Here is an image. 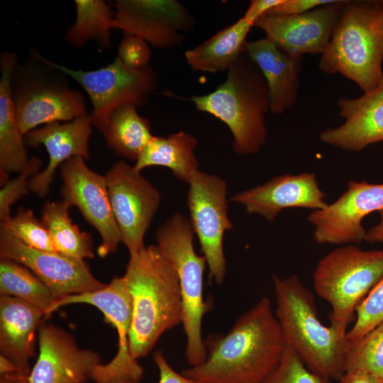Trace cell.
<instances>
[{"label": "cell", "mask_w": 383, "mask_h": 383, "mask_svg": "<svg viewBox=\"0 0 383 383\" xmlns=\"http://www.w3.org/2000/svg\"><path fill=\"white\" fill-rule=\"evenodd\" d=\"M51 66L70 76L88 94L92 104V126L101 132L118 107L131 104L143 106L157 89V77L150 66L133 69L118 57L101 68L73 70L46 58Z\"/></svg>", "instance_id": "9"}, {"label": "cell", "mask_w": 383, "mask_h": 383, "mask_svg": "<svg viewBox=\"0 0 383 383\" xmlns=\"http://www.w3.org/2000/svg\"><path fill=\"white\" fill-rule=\"evenodd\" d=\"M383 1L345 0L318 68L339 73L364 93L383 82Z\"/></svg>", "instance_id": "5"}, {"label": "cell", "mask_w": 383, "mask_h": 383, "mask_svg": "<svg viewBox=\"0 0 383 383\" xmlns=\"http://www.w3.org/2000/svg\"><path fill=\"white\" fill-rule=\"evenodd\" d=\"M15 237L34 248L56 252L48 230L32 210L19 207L8 222L0 224Z\"/></svg>", "instance_id": "32"}, {"label": "cell", "mask_w": 383, "mask_h": 383, "mask_svg": "<svg viewBox=\"0 0 383 383\" xmlns=\"http://www.w3.org/2000/svg\"><path fill=\"white\" fill-rule=\"evenodd\" d=\"M0 294L26 302L45 316L55 300L48 287L28 268L6 258L0 261Z\"/></svg>", "instance_id": "30"}, {"label": "cell", "mask_w": 383, "mask_h": 383, "mask_svg": "<svg viewBox=\"0 0 383 383\" xmlns=\"http://www.w3.org/2000/svg\"><path fill=\"white\" fill-rule=\"evenodd\" d=\"M66 76L35 49L28 60L16 63L11 96L23 135L40 125L69 121L87 113L83 94L70 87Z\"/></svg>", "instance_id": "6"}, {"label": "cell", "mask_w": 383, "mask_h": 383, "mask_svg": "<svg viewBox=\"0 0 383 383\" xmlns=\"http://www.w3.org/2000/svg\"><path fill=\"white\" fill-rule=\"evenodd\" d=\"M263 383H331V380L310 371L287 345L279 364Z\"/></svg>", "instance_id": "34"}, {"label": "cell", "mask_w": 383, "mask_h": 383, "mask_svg": "<svg viewBox=\"0 0 383 383\" xmlns=\"http://www.w3.org/2000/svg\"><path fill=\"white\" fill-rule=\"evenodd\" d=\"M194 234L189 220L179 213L167 218L155 232L157 246L172 262L179 277L185 357L191 366L198 365L206 358L201 328L203 317L209 307L203 292L206 261L195 252Z\"/></svg>", "instance_id": "7"}, {"label": "cell", "mask_w": 383, "mask_h": 383, "mask_svg": "<svg viewBox=\"0 0 383 383\" xmlns=\"http://www.w3.org/2000/svg\"><path fill=\"white\" fill-rule=\"evenodd\" d=\"M123 277L133 300L129 352L137 360L152 349L165 331L182 323L180 284L173 264L157 245L130 255Z\"/></svg>", "instance_id": "2"}, {"label": "cell", "mask_w": 383, "mask_h": 383, "mask_svg": "<svg viewBox=\"0 0 383 383\" xmlns=\"http://www.w3.org/2000/svg\"><path fill=\"white\" fill-rule=\"evenodd\" d=\"M345 372H358L383 379V322L359 340L348 343Z\"/></svg>", "instance_id": "31"}, {"label": "cell", "mask_w": 383, "mask_h": 383, "mask_svg": "<svg viewBox=\"0 0 383 383\" xmlns=\"http://www.w3.org/2000/svg\"><path fill=\"white\" fill-rule=\"evenodd\" d=\"M355 314V322L347 333L348 343L359 340L383 322V278L360 304Z\"/></svg>", "instance_id": "33"}, {"label": "cell", "mask_w": 383, "mask_h": 383, "mask_svg": "<svg viewBox=\"0 0 383 383\" xmlns=\"http://www.w3.org/2000/svg\"><path fill=\"white\" fill-rule=\"evenodd\" d=\"M136 107L126 104L116 109L101 132L116 154L135 161L154 136L150 121L138 114Z\"/></svg>", "instance_id": "27"}, {"label": "cell", "mask_w": 383, "mask_h": 383, "mask_svg": "<svg viewBox=\"0 0 383 383\" xmlns=\"http://www.w3.org/2000/svg\"><path fill=\"white\" fill-rule=\"evenodd\" d=\"M30 374L16 370L13 372L0 374V383H30Z\"/></svg>", "instance_id": "42"}, {"label": "cell", "mask_w": 383, "mask_h": 383, "mask_svg": "<svg viewBox=\"0 0 383 383\" xmlns=\"http://www.w3.org/2000/svg\"><path fill=\"white\" fill-rule=\"evenodd\" d=\"M326 194L321 189L313 173L284 174L263 184L242 191L230 198L243 205L248 213H256L272 221L285 209L326 208Z\"/></svg>", "instance_id": "19"}, {"label": "cell", "mask_w": 383, "mask_h": 383, "mask_svg": "<svg viewBox=\"0 0 383 383\" xmlns=\"http://www.w3.org/2000/svg\"><path fill=\"white\" fill-rule=\"evenodd\" d=\"M152 51L143 38L126 35L118 46V57L128 67L142 69L148 66Z\"/></svg>", "instance_id": "36"}, {"label": "cell", "mask_w": 383, "mask_h": 383, "mask_svg": "<svg viewBox=\"0 0 383 383\" xmlns=\"http://www.w3.org/2000/svg\"><path fill=\"white\" fill-rule=\"evenodd\" d=\"M380 221L379 223L366 231L365 240L370 243H383V209L379 211Z\"/></svg>", "instance_id": "41"}, {"label": "cell", "mask_w": 383, "mask_h": 383, "mask_svg": "<svg viewBox=\"0 0 383 383\" xmlns=\"http://www.w3.org/2000/svg\"><path fill=\"white\" fill-rule=\"evenodd\" d=\"M38 340L30 383H84L101 363L96 353L79 348L69 333L51 323L39 326Z\"/></svg>", "instance_id": "18"}, {"label": "cell", "mask_w": 383, "mask_h": 383, "mask_svg": "<svg viewBox=\"0 0 383 383\" xmlns=\"http://www.w3.org/2000/svg\"><path fill=\"white\" fill-rule=\"evenodd\" d=\"M197 139L184 131L167 137L153 136L133 165L140 172L150 166H162L172 170L179 180L189 183L192 174L199 170L194 154Z\"/></svg>", "instance_id": "26"}, {"label": "cell", "mask_w": 383, "mask_h": 383, "mask_svg": "<svg viewBox=\"0 0 383 383\" xmlns=\"http://www.w3.org/2000/svg\"><path fill=\"white\" fill-rule=\"evenodd\" d=\"M204 343L206 360L182 372L201 383H263L287 346L267 296L242 314L225 335H212Z\"/></svg>", "instance_id": "1"}, {"label": "cell", "mask_w": 383, "mask_h": 383, "mask_svg": "<svg viewBox=\"0 0 383 383\" xmlns=\"http://www.w3.org/2000/svg\"><path fill=\"white\" fill-rule=\"evenodd\" d=\"M335 0H283L265 14L297 15L311 11L318 6L334 2ZM265 15V14H264Z\"/></svg>", "instance_id": "37"}, {"label": "cell", "mask_w": 383, "mask_h": 383, "mask_svg": "<svg viewBox=\"0 0 383 383\" xmlns=\"http://www.w3.org/2000/svg\"><path fill=\"white\" fill-rule=\"evenodd\" d=\"M76 19L65 35L66 41L75 48L95 40L103 49L111 48V30L115 11L103 0H75Z\"/></svg>", "instance_id": "29"}, {"label": "cell", "mask_w": 383, "mask_h": 383, "mask_svg": "<svg viewBox=\"0 0 383 383\" xmlns=\"http://www.w3.org/2000/svg\"><path fill=\"white\" fill-rule=\"evenodd\" d=\"M17 61L14 52L0 55V172L3 185L8 172H20L28 162L26 145L11 96V76Z\"/></svg>", "instance_id": "24"}, {"label": "cell", "mask_w": 383, "mask_h": 383, "mask_svg": "<svg viewBox=\"0 0 383 383\" xmlns=\"http://www.w3.org/2000/svg\"><path fill=\"white\" fill-rule=\"evenodd\" d=\"M153 360L159 370L158 383H201L183 374L177 372L170 366L163 353L160 350H157L153 354Z\"/></svg>", "instance_id": "38"}, {"label": "cell", "mask_w": 383, "mask_h": 383, "mask_svg": "<svg viewBox=\"0 0 383 383\" xmlns=\"http://www.w3.org/2000/svg\"><path fill=\"white\" fill-rule=\"evenodd\" d=\"M45 313L10 296L0 297L1 355L21 371L30 373L29 359L34 355V335Z\"/></svg>", "instance_id": "23"}, {"label": "cell", "mask_w": 383, "mask_h": 383, "mask_svg": "<svg viewBox=\"0 0 383 383\" xmlns=\"http://www.w3.org/2000/svg\"><path fill=\"white\" fill-rule=\"evenodd\" d=\"M113 28L162 49L181 44L195 26L189 10L176 0H116Z\"/></svg>", "instance_id": "14"}, {"label": "cell", "mask_w": 383, "mask_h": 383, "mask_svg": "<svg viewBox=\"0 0 383 383\" xmlns=\"http://www.w3.org/2000/svg\"><path fill=\"white\" fill-rule=\"evenodd\" d=\"M254 24L241 17L208 40L184 52L187 63L194 71L217 73L228 71L246 52V37Z\"/></svg>", "instance_id": "25"}, {"label": "cell", "mask_w": 383, "mask_h": 383, "mask_svg": "<svg viewBox=\"0 0 383 383\" xmlns=\"http://www.w3.org/2000/svg\"><path fill=\"white\" fill-rule=\"evenodd\" d=\"M275 316L286 345L312 372L330 380L345 374L348 331L320 321L313 294L300 278L272 275Z\"/></svg>", "instance_id": "3"}, {"label": "cell", "mask_w": 383, "mask_h": 383, "mask_svg": "<svg viewBox=\"0 0 383 383\" xmlns=\"http://www.w3.org/2000/svg\"><path fill=\"white\" fill-rule=\"evenodd\" d=\"M188 184L189 222L206 259L209 277L221 284L226 272L223 237L233 227L227 211V184L218 175L199 170Z\"/></svg>", "instance_id": "11"}, {"label": "cell", "mask_w": 383, "mask_h": 383, "mask_svg": "<svg viewBox=\"0 0 383 383\" xmlns=\"http://www.w3.org/2000/svg\"><path fill=\"white\" fill-rule=\"evenodd\" d=\"M69 209L62 201H47L41 211V221L57 252L79 260L91 259L94 257L91 235L72 223Z\"/></svg>", "instance_id": "28"}, {"label": "cell", "mask_w": 383, "mask_h": 383, "mask_svg": "<svg viewBox=\"0 0 383 383\" xmlns=\"http://www.w3.org/2000/svg\"><path fill=\"white\" fill-rule=\"evenodd\" d=\"M111 209L121 243L130 255L145 245L144 235L161 199L158 189L125 161L114 163L105 174Z\"/></svg>", "instance_id": "12"}, {"label": "cell", "mask_w": 383, "mask_h": 383, "mask_svg": "<svg viewBox=\"0 0 383 383\" xmlns=\"http://www.w3.org/2000/svg\"><path fill=\"white\" fill-rule=\"evenodd\" d=\"M282 1L283 0L251 1L249 7L243 17L255 24L260 17L265 14L274 6L280 4Z\"/></svg>", "instance_id": "39"}, {"label": "cell", "mask_w": 383, "mask_h": 383, "mask_svg": "<svg viewBox=\"0 0 383 383\" xmlns=\"http://www.w3.org/2000/svg\"><path fill=\"white\" fill-rule=\"evenodd\" d=\"M40 167L41 160L34 156L28 160L18 177L3 185L0 190V224L6 223L11 218V205L28 193V181L40 172Z\"/></svg>", "instance_id": "35"}, {"label": "cell", "mask_w": 383, "mask_h": 383, "mask_svg": "<svg viewBox=\"0 0 383 383\" xmlns=\"http://www.w3.org/2000/svg\"><path fill=\"white\" fill-rule=\"evenodd\" d=\"M344 122L321 133L328 145L353 152L383 140V82L360 97H341L337 103Z\"/></svg>", "instance_id": "21"}, {"label": "cell", "mask_w": 383, "mask_h": 383, "mask_svg": "<svg viewBox=\"0 0 383 383\" xmlns=\"http://www.w3.org/2000/svg\"><path fill=\"white\" fill-rule=\"evenodd\" d=\"M91 126V114L87 113L69 121L46 124L23 135L26 145H43L49 156L46 167L30 178V191L45 197L50 192L59 166L72 157L79 156L84 160L90 157Z\"/></svg>", "instance_id": "20"}, {"label": "cell", "mask_w": 383, "mask_h": 383, "mask_svg": "<svg viewBox=\"0 0 383 383\" xmlns=\"http://www.w3.org/2000/svg\"><path fill=\"white\" fill-rule=\"evenodd\" d=\"M190 100L198 111L213 115L228 126L237 154L256 153L265 143L268 87L262 72L246 52L231 66L226 79L214 91Z\"/></svg>", "instance_id": "4"}, {"label": "cell", "mask_w": 383, "mask_h": 383, "mask_svg": "<svg viewBox=\"0 0 383 383\" xmlns=\"http://www.w3.org/2000/svg\"><path fill=\"white\" fill-rule=\"evenodd\" d=\"M339 383H383V379L363 373L345 372Z\"/></svg>", "instance_id": "40"}, {"label": "cell", "mask_w": 383, "mask_h": 383, "mask_svg": "<svg viewBox=\"0 0 383 383\" xmlns=\"http://www.w3.org/2000/svg\"><path fill=\"white\" fill-rule=\"evenodd\" d=\"M88 304L99 309L105 321L118 332V345L115 357L106 364L100 363L93 370L94 383H140L143 367L129 352L128 335L133 318V300L124 277H114L101 289L72 294L54 300L47 316L60 307L73 304Z\"/></svg>", "instance_id": "10"}, {"label": "cell", "mask_w": 383, "mask_h": 383, "mask_svg": "<svg viewBox=\"0 0 383 383\" xmlns=\"http://www.w3.org/2000/svg\"><path fill=\"white\" fill-rule=\"evenodd\" d=\"M345 0L318 6L297 15L265 14L254 24L289 57L322 55L328 47Z\"/></svg>", "instance_id": "17"}, {"label": "cell", "mask_w": 383, "mask_h": 383, "mask_svg": "<svg viewBox=\"0 0 383 383\" xmlns=\"http://www.w3.org/2000/svg\"><path fill=\"white\" fill-rule=\"evenodd\" d=\"M382 278L383 250H364L347 245L318 261L313 287L331 306V324L348 331L357 308Z\"/></svg>", "instance_id": "8"}, {"label": "cell", "mask_w": 383, "mask_h": 383, "mask_svg": "<svg viewBox=\"0 0 383 383\" xmlns=\"http://www.w3.org/2000/svg\"><path fill=\"white\" fill-rule=\"evenodd\" d=\"M383 209V184L350 181L348 189L333 203L313 211L307 217L313 226V239L319 244H359L366 231L362 221Z\"/></svg>", "instance_id": "16"}, {"label": "cell", "mask_w": 383, "mask_h": 383, "mask_svg": "<svg viewBox=\"0 0 383 383\" xmlns=\"http://www.w3.org/2000/svg\"><path fill=\"white\" fill-rule=\"evenodd\" d=\"M62 201L69 207L77 206L82 215L101 236L97 254L104 257L114 252L121 234L114 218L105 175L90 170L82 157L70 158L60 166Z\"/></svg>", "instance_id": "13"}, {"label": "cell", "mask_w": 383, "mask_h": 383, "mask_svg": "<svg viewBox=\"0 0 383 383\" xmlns=\"http://www.w3.org/2000/svg\"><path fill=\"white\" fill-rule=\"evenodd\" d=\"M247 55L262 72L269 91L270 111L281 114L297 99L302 57L293 60L266 38L248 42Z\"/></svg>", "instance_id": "22"}, {"label": "cell", "mask_w": 383, "mask_h": 383, "mask_svg": "<svg viewBox=\"0 0 383 383\" xmlns=\"http://www.w3.org/2000/svg\"><path fill=\"white\" fill-rule=\"evenodd\" d=\"M0 257L28 268L48 287L55 300L106 286L94 277L84 260L34 248L4 227H0Z\"/></svg>", "instance_id": "15"}]
</instances>
